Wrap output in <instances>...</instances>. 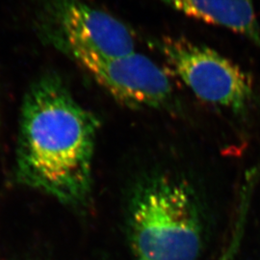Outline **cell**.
Returning <instances> with one entry per match:
<instances>
[{
	"label": "cell",
	"instance_id": "cell-1",
	"mask_svg": "<svg viewBox=\"0 0 260 260\" xmlns=\"http://www.w3.org/2000/svg\"><path fill=\"white\" fill-rule=\"evenodd\" d=\"M100 120L75 100L64 81L47 74L32 84L20 113L16 175L68 205L88 200Z\"/></svg>",
	"mask_w": 260,
	"mask_h": 260
},
{
	"label": "cell",
	"instance_id": "cell-2",
	"mask_svg": "<svg viewBox=\"0 0 260 260\" xmlns=\"http://www.w3.org/2000/svg\"><path fill=\"white\" fill-rule=\"evenodd\" d=\"M128 236L140 259H198L203 230L189 188L167 177L141 186L130 205Z\"/></svg>",
	"mask_w": 260,
	"mask_h": 260
},
{
	"label": "cell",
	"instance_id": "cell-3",
	"mask_svg": "<svg viewBox=\"0 0 260 260\" xmlns=\"http://www.w3.org/2000/svg\"><path fill=\"white\" fill-rule=\"evenodd\" d=\"M152 44L171 69L201 101L230 109L247 111L253 100L250 75L230 59L205 45L184 38L154 39Z\"/></svg>",
	"mask_w": 260,
	"mask_h": 260
},
{
	"label": "cell",
	"instance_id": "cell-4",
	"mask_svg": "<svg viewBox=\"0 0 260 260\" xmlns=\"http://www.w3.org/2000/svg\"><path fill=\"white\" fill-rule=\"evenodd\" d=\"M38 19L45 41L69 57L78 53L112 57L135 51L129 28L83 0H42Z\"/></svg>",
	"mask_w": 260,
	"mask_h": 260
},
{
	"label": "cell",
	"instance_id": "cell-5",
	"mask_svg": "<svg viewBox=\"0 0 260 260\" xmlns=\"http://www.w3.org/2000/svg\"><path fill=\"white\" fill-rule=\"evenodd\" d=\"M107 93L133 108H168L174 91L167 74L150 58L138 52L121 56L78 53L71 56Z\"/></svg>",
	"mask_w": 260,
	"mask_h": 260
},
{
	"label": "cell",
	"instance_id": "cell-6",
	"mask_svg": "<svg viewBox=\"0 0 260 260\" xmlns=\"http://www.w3.org/2000/svg\"><path fill=\"white\" fill-rule=\"evenodd\" d=\"M188 17L230 29L260 47V24L252 0H159Z\"/></svg>",
	"mask_w": 260,
	"mask_h": 260
},
{
	"label": "cell",
	"instance_id": "cell-7",
	"mask_svg": "<svg viewBox=\"0 0 260 260\" xmlns=\"http://www.w3.org/2000/svg\"><path fill=\"white\" fill-rule=\"evenodd\" d=\"M241 233L242 231L241 229H240V226H236V232L234 233V237H233V242H232V244H231V246L229 247L228 251H225V252L223 253V255L220 257V259L219 260L234 259V256H235V254H236V251H237V249H238V246H239L240 241H241ZM137 260L145 259H140V258H137Z\"/></svg>",
	"mask_w": 260,
	"mask_h": 260
}]
</instances>
